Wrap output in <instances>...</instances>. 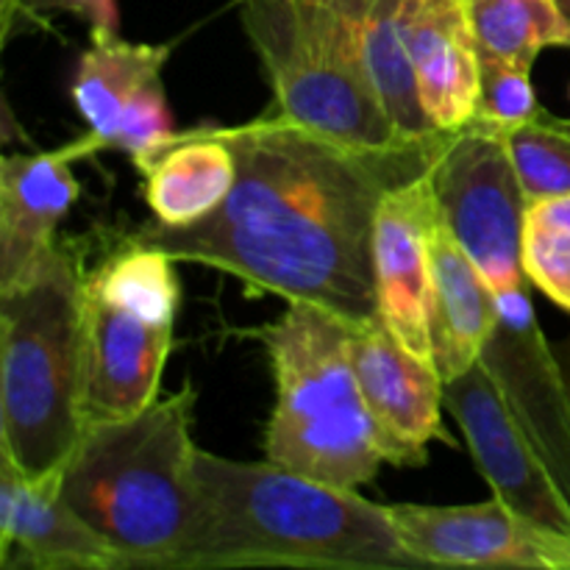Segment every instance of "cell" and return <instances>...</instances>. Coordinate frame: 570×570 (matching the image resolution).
<instances>
[{
	"label": "cell",
	"instance_id": "cell-1",
	"mask_svg": "<svg viewBox=\"0 0 570 570\" xmlns=\"http://www.w3.org/2000/svg\"><path fill=\"white\" fill-rule=\"evenodd\" d=\"M237 159L228 198L193 226L134 232L176 262L215 267L250 293L321 306L348 323L379 315L373 220L384 195L421 176L449 134L351 145L271 109L217 126Z\"/></svg>",
	"mask_w": 570,
	"mask_h": 570
},
{
	"label": "cell",
	"instance_id": "cell-2",
	"mask_svg": "<svg viewBox=\"0 0 570 570\" xmlns=\"http://www.w3.org/2000/svg\"><path fill=\"white\" fill-rule=\"evenodd\" d=\"M423 568L401 543L387 504L273 460L198 449L195 510L170 570Z\"/></svg>",
	"mask_w": 570,
	"mask_h": 570
},
{
	"label": "cell",
	"instance_id": "cell-3",
	"mask_svg": "<svg viewBox=\"0 0 570 570\" xmlns=\"http://www.w3.org/2000/svg\"><path fill=\"white\" fill-rule=\"evenodd\" d=\"M198 393L187 382L142 412L89 423L59 473L67 504L111 546L120 570H170L195 510Z\"/></svg>",
	"mask_w": 570,
	"mask_h": 570
},
{
	"label": "cell",
	"instance_id": "cell-4",
	"mask_svg": "<svg viewBox=\"0 0 570 570\" xmlns=\"http://www.w3.org/2000/svg\"><path fill=\"white\" fill-rule=\"evenodd\" d=\"M83 273L59 239L0 289V456L31 479L61 473L83 434Z\"/></svg>",
	"mask_w": 570,
	"mask_h": 570
},
{
	"label": "cell",
	"instance_id": "cell-5",
	"mask_svg": "<svg viewBox=\"0 0 570 570\" xmlns=\"http://www.w3.org/2000/svg\"><path fill=\"white\" fill-rule=\"evenodd\" d=\"M276 382L265 456L337 488L376 479L384 456L351 362V323L321 306L289 301L284 315L256 328Z\"/></svg>",
	"mask_w": 570,
	"mask_h": 570
},
{
	"label": "cell",
	"instance_id": "cell-6",
	"mask_svg": "<svg viewBox=\"0 0 570 570\" xmlns=\"http://www.w3.org/2000/svg\"><path fill=\"white\" fill-rule=\"evenodd\" d=\"M239 11L273 87V109L351 145L406 139L332 0H239Z\"/></svg>",
	"mask_w": 570,
	"mask_h": 570
},
{
	"label": "cell",
	"instance_id": "cell-7",
	"mask_svg": "<svg viewBox=\"0 0 570 570\" xmlns=\"http://www.w3.org/2000/svg\"><path fill=\"white\" fill-rule=\"evenodd\" d=\"M432 189L443 226L495 295L532 289L523 271L527 189L518 176L510 137L482 120L449 131L434 159Z\"/></svg>",
	"mask_w": 570,
	"mask_h": 570
},
{
	"label": "cell",
	"instance_id": "cell-8",
	"mask_svg": "<svg viewBox=\"0 0 570 570\" xmlns=\"http://www.w3.org/2000/svg\"><path fill=\"white\" fill-rule=\"evenodd\" d=\"M445 410L460 426L479 473L507 507L554 532L570 534V501L504 390L484 362L445 382Z\"/></svg>",
	"mask_w": 570,
	"mask_h": 570
},
{
	"label": "cell",
	"instance_id": "cell-9",
	"mask_svg": "<svg viewBox=\"0 0 570 570\" xmlns=\"http://www.w3.org/2000/svg\"><path fill=\"white\" fill-rule=\"evenodd\" d=\"M401 543L423 568L570 570V534L554 532L507 507L387 504Z\"/></svg>",
	"mask_w": 570,
	"mask_h": 570
},
{
	"label": "cell",
	"instance_id": "cell-10",
	"mask_svg": "<svg viewBox=\"0 0 570 570\" xmlns=\"http://www.w3.org/2000/svg\"><path fill=\"white\" fill-rule=\"evenodd\" d=\"M348 351L384 465L421 468L434 440L456 445L443 429L445 382L432 360L412 354L379 315L351 323Z\"/></svg>",
	"mask_w": 570,
	"mask_h": 570
},
{
	"label": "cell",
	"instance_id": "cell-11",
	"mask_svg": "<svg viewBox=\"0 0 570 570\" xmlns=\"http://www.w3.org/2000/svg\"><path fill=\"white\" fill-rule=\"evenodd\" d=\"M499 326L482 362L570 501V399L557 351L534 315L529 289L495 295Z\"/></svg>",
	"mask_w": 570,
	"mask_h": 570
},
{
	"label": "cell",
	"instance_id": "cell-12",
	"mask_svg": "<svg viewBox=\"0 0 570 570\" xmlns=\"http://www.w3.org/2000/svg\"><path fill=\"white\" fill-rule=\"evenodd\" d=\"M173 323H154L83 284V429L142 412L159 399Z\"/></svg>",
	"mask_w": 570,
	"mask_h": 570
},
{
	"label": "cell",
	"instance_id": "cell-13",
	"mask_svg": "<svg viewBox=\"0 0 570 570\" xmlns=\"http://www.w3.org/2000/svg\"><path fill=\"white\" fill-rule=\"evenodd\" d=\"M429 170L390 189L373 220V278H376L379 317L393 328L395 337L412 354L423 360H432L429 289H432V234L440 223Z\"/></svg>",
	"mask_w": 570,
	"mask_h": 570
},
{
	"label": "cell",
	"instance_id": "cell-14",
	"mask_svg": "<svg viewBox=\"0 0 570 570\" xmlns=\"http://www.w3.org/2000/svg\"><path fill=\"white\" fill-rule=\"evenodd\" d=\"M0 566L6 570H120V560L67 504L59 473L31 479L0 456Z\"/></svg>",
	"mask_w": 570,
	"mask_h": 570
},
{
	"label": "cell",
	"instance_id": "cell-15",
	"mask_svg": "<svg viewBox=\"0 0 570 570\" xmlns=\"http://www.w3.org/2000/svg\"><path fill=\"white\" fill-rule=\"evenodd\" d=\"M401 39L417 100L434 131H460L473 120L482 89V53L468 0H404Z\"/></svg>",
	"mask_w": 570,
	"mask_h": 570
},
{
	"label": "cell",
	"instance_id": "cell-16",
	"mask_svg": "<svg viewBox=\"0 0 570 570\" xmlns=\"http://www.w3.org/2000/svg\"><path fill=\"white\" fill-rule=\"evenodd\" d=\"M72 161L67 145L0 159V289L37 271L59 243V223L81 193Z\"/></svg>",
	"mask_w": 570,
	"mask_h": 570
},
{
	"label": "cell",
	"instance_id": "cell-17",
	"mask_svg": "<svg viewBox=\"0 0 570 570\" xmlns=\"http://www.w3.org/2000/svg\"><path fill=\"white\" fill-rule=\"evenodd\" d=\"M495 326H499L495 293L440 220L432 234L429 334H432V360L443 382L462 376L476 362H482Z\"/></svg>",
	"mask_w": 570,
	"mask_h": 570
},
{
	"label": "cell",
	"instance_id": "cell-18",
	"mask_svg": "<svg viewBox=\"0 0 570 570\" xmlns=\"http://www.w3.org/2000/svg\"><path fill=\"white\" fill-rule=\"evenodd\" d=\"M145 204L161 226H193L209 217L237 181V159L217 126L176 131L134 165Z\"/></svg>",
	"mask_w": 570,
	"mask_h": 570
},
{
	"label": "cell",
	"instance_id": "cell-19",
	"mask_svg": "<svg viewBox=\"0 0 570 570\" xmlns=\"http://www.w3.org/2000/svg\"><path fill=\"white\" fill-rule=\"evenodd\" d=\"M173 45L128 42L120 31L89 28V48L72 76V104L87 122V134L67 142L72 159L98 154V142L111 131L120 111L145 83L161 78Z\"/></svg>",
	"mask_w": 570,
	"mask_h": 570
},
{
	"label": "cell",
	"instance_id": "cell-20",
	"mask_svg": "<svg viewBox=\"0 0 570 570\" xmlns=\"http://www.w3.org/2000/svg\"><path fill=\"white\" fill-rule=\"evenodd\" d=\"M89 293L126 306L154 323L176 326L181 284H178L176 259L156 245L131 237L106 259L83 273Z\"/></svg>",
	"mask_w": 570,
	"mask_h": 570
},
{
	"label": "cell",
	"instance_id": "cell-21",
	"mask_svg": "<svg viewBox=\"0 0 570 570\" xmlns=\"http://www.w3.org/2000/svg\"><path fill=\"white\" fill-rule=\"evenodd\" d=\"M479 53L534 67L546 48H570L560 0H468Z\"/></svg>",
	"mask_w": 570,
	"mask_h": 570
},
{
	"label": "cell",
	"instance_id": "cell-22",
	"mask_svg": "<svg viewBox=\"0 0 570 570\" xmlns=\"http://www.w3.org/2000/svg\"><path fill=\"white\" fill-rule=\"evenodd\" d=\"M521 254L529 284L570 312V193L529 200Z\"/></svg>",
	"mask_w": 570,
	"mask_h": 570
},
{
	"label": "cell",
	"instance_id": "cell-23",
	"mask_svg": "<svg viewBox=\"0 0 570 570\" xmlns=\"http://www.w3.org/2000/svg\"><path fill=\"white\" fill-rule=\"evenodd\" d=\"M510 150L529 200L570 193V117L540 106L532 120L510 134Z\"/></svg>",
	"mask_w": 570,
	"mask_h": 570
},
{
	"label": "cell",
	"instance_id": "cell-24",
	"mask_svg": "<svg viewBox=\"0 0 570 570\" xmlns=\"http://www.w3.org/2000/svg\"><path fill=\"white\" fill-rule=\"evenodd\" d=\"M538 111L540 104L532 83V67L482 56V89H479V106L473 120L488 122L510 137Z\"/></svg>",
	"mask_w": 570,
	"mask_h": 570
},
{
	"label": "cell",
	"instance_id": "cell-25",
	"mask_svg": "<svg viewBox=\"0 0 570 570\" xmlns=\"http://www.w3.org/2000/svg\"><path fill=\"white\" fill-rule=\"evenodd\" d=\"M173 134H176V128H173L170 109H167L165 83H161V78H156L128 100L111 131L98 142V150H122L137 165Z\"/></svg>",
	"mask_w": 570,
	"mask_h": 570
},
{
	"label": "cell",
	"instance_id": "cell-26",
	"mask_svg": "<svg viewBox=\"0 0 570 570\" xmlns=\"http://www.w3.org/2000/svg\"><path fill=\"white\" fill-rule=\"evenodd\" d=\"M50 11H67V14L81 17V20L89 22V28H109V31H120V11H117V0H20V9H17L11 33H14L17 28L39 22L42 17H48Z\"/></svg>",
	"mask_w": 570,
	"mask_h": 570
},
{
	"label": "cell",
	"instance_id": "cell-27",
	"mask_svg": "<svg viewBox=\"0 0 570 570\" xmlns=\"http://www.w3.org/2000/svg\"><path fill=\"white\" fill-rule=\"evenodd\" d=\"M17 9H20V0H0V33H3V42H9Z\"/></svg>",
	"mask_w": 570,
	"mask_h": 570
},
{
	"label": "cell",
	"instance_id": "cell-28",
	"mask_svg": "<svg viewBox=\"0 0 570 570\" xmlns=\"http://www.w3.org/2000/svg\"><path fill=\"white\" fill-rule=\"evenodd\" d=\"M554 351H557V360H560L562 379H566V390H568V399H570V337L560 345V348H554Z\"/></svg>",
	"mask_w": 570,
	"mask_h": 570
},
{
	"label": "cell",
	"instance_id": "cell-29",
	"mask_svg": "<svg viewBox=\"0 0 570 570\" xmlns=\"http://www.w3.org/2000/svg\"><path fill=\"white\" fill-rule=\"evenodd\" d=\"M560 6H562V11H566V17H568V22H570V0H560Z\"/></svg>",
	"mask_w": 570,
	"mask_h": 570
}]
</instances>
